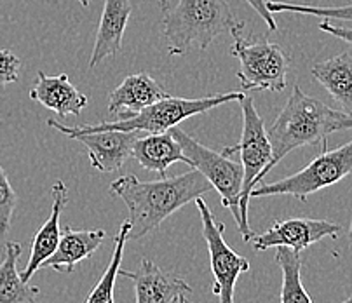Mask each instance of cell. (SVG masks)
Listing matches in <instances>:
<instances>
[{
	"label": "cell",
	"instance_id": "obj_1",
	"mask_svg": "<svg viewBox=\"0 0 352 303\" xmlns=\"http://www.w3.org/2000/svg\"><path fill=\"white\" fill-rule=\"evenodd\" d=\"M213 190L210 181L197 169L180 176H161L155 181H142L124 175L110 185V194L119 197L129 211V239H143L171 214L197 197Z\"/></svg>",
	"mask_w": 352,
	"mask_h": 303
},
{
	"label": "cell",
	"instance_id": "obj_2",
	"mask_svg": "<svg viewBox=\"0 0 352 303\" xmlns=\"http://www.w3.org/2000/svg\"><path fill=\"white\" fill-rule=\"evenodd\" d=\"M347 129H352L351 113L335 110L322 101L307 96L296 84L269 129L272 159L267 166V172L300 146L321 145V150L328 148V136Z\"/></svg>",
	"mask_w": 352,
	"mask_h": 303
},
{
	"label": "cell",
	"instance_id": "obj_3",
	"mask_svg": "<svg viewBox=\"0 0 352 303\" xmlns=\"http://www.w3.org/2000/svg\"><path fill=\"white\" fill-rule=\"evenodd\" d=\"M162 12L166 47L171 56H182L194 47L208 49L239 23L225 0H178L175 8Z\"/></svg>",
	"mask_w": 352,
	"mask_h": 303
},
{
	"label": "cell",
	"instance_id": "obj_4",
	"mask_svg": "<svg viewBox=\"0 0 352 303\" xmlns=\"http://www.w3.org/2000/svg\"><path fill=\"white\" fill-rule=\"evenodd\" d=\"M246 96L244 91L239 93H225L213 94L206 98H176L168 96L164 100H159L152 103L146 109L140 110L138 113H133L128 119H113L103 120L100 124H84V126H70L72 131L80 133H94V131H142L146 135L152 133H166L169 129L176 128L178 124L185 119L197 113L210 112L217 106L230 103V101H241Z\"/></svg>",
	"mask_w": 352,
	"mask_h": 303
},
{
	"label": "cell",
	"instance_id": "obj_5",
	"mask_svg": "<svg viewBox=\"0 0 352 303\" xmlns=\"http://www.w3.org/2000/svg\"><path fill=\"white\" fill-rule=\"evenodd\" d=\"M241 112H243V135L236 145L225 146L221 154L234 157L241 154V164L244 169L243 194H241V223L239 232L244 243H250L255 236L248 223V206H250L251 190L258 183H262L267 176V166L272 159V145H270L269 131L265 129L263 119L255 109V101L251 96H244L239 101Z\"/></svg>",
	"mask_w": 352,
	"mask_h": 303
},
{
	"label": "cell",
	"instance_id": "obj_6",
	"mask_svg": "<svg viewBox=\"0 0 352 303\" xmlns=\"http://www.w3.org/2000/svg\"><path fill=\"white\" fill-rule=\"evenodd\" d=\"M234 45L230 54L239 60L241 89L246 91H276L286 89L292 58L279 44L269 42L265 37H244V23L239 21L232 28Z\"/></svg>",
	"mask_w": 352,
	"mask_h": 303
},
{
	"label": "cell",
	"instance_id": "obj_7",
	"mask_svg": "<svg viewBox=\"0 0 352 303\" xmlns=\"http://www.w3.org/2000/svg\"><path fill=\"white\" fill-rule=\"evenodd\" d=\"M352 172V142L335 150L324 148L302 171L286 176L276 183H258L251 190V199L270 195H292L305 202L312 194L338 183Z\"/></svg>",
	"mask_w": 352,
	"mask_h": 303
},
{
	"label": "cell",
	"instance_id": "obj_8",
	"mask_svg": "<svg viewBox=\"0 0 352 303\" xmlns=\"http://www.w3.org/2000/svg\"><path fill=\"white\" fill-rule=\"evenodd\" d=\"M176 142L180 143L188 166L197 169L211 183L213 190L220 194L221 204L232 211L237 225L241 223V194H243L244 169L241 162L234 157L214 152L206 145L199 143L194 136L178 129V126L169 129Z\"/></svg>",
	"mask_w": 352,
	"mask_h": 303
},
{
	"label": "cell",
	"instance_id": "obj_9",
	"mask_svg": "<svg viewBox=\"0 0 352 303\" xmlns=\"http://www.w3.org/2000/svg\"><path fill=\"white\" fill-rule=\"evenodd\" d=\"M201 221H203V237L210 251L211 273H213V295L218 303H234L237 279L250 270V262L232 249L223 239L225 225L214 220L210 206L203 197L195 199Z\"/></svg>",
	"mask_w": 352,
	"mask_h": 303
},
{
	"label": "cell",
	"instance_id": "obj_10",
	"mask_svg": "<svg viewBox=\"0 0 352 303\" xmlns=\"http://www.w3.org/2000/svg\"><path fill=\"white\" fill-rule=\"evenodd\" d=\"M47 126L82 143L89 152L91 166L100 172L120 171L129 157H133V146L136 139L145 135L142 131H72L70 126H65L54 119H49Z\"/></svg>",
	"mask_w": 352,
	"mask_h": 303
},
{
	"label": "cell",
	"instance_id": "obj_11",
	"mask_svg": "<svg viewBox=\"0 0 352 303\" xmlns=\"http://www.w3.org/2000/svg\"><path fill=\"white\" fill-rule=\"evenodd\" d=\"M340 232L342 227L333 221L314 220V218H289L285 221H274L269 230L263 234H255L250 243L255 251L285 246L302 253L324 237L337 239Z\"/></svg>",
	"mask_w": 352,
	"mask_h": 303
},
{
	"label": "cell",
	"instance_id": "obj_12",
	"mask_svg": "<svg viewBox=\"0 0 352 303\" xmlns=\"http://www.w3.org/2000/svg\"><path fill=\"white\" fill-rule=\"evenodd\" d=\"M135 288L136 303H192V288L185 279L159 269L152 260L142 258L138 270H119Z\"/></svg>",
	"mask_w": 352,
	"mask_h": 303
},
{
	"label": "cell",
	"instance_id": "obj_13",
	"mask_svg": "<svg viewBox=\"0 0 352 303\" xmlns=\"http://www.w3.org/2000/svg\"><path fill=\"white\" fill-rule=\"evenodd\" d=\"M171 96L164 86L148 74L128 75L109 98V113L117 115L116 119H128L133 113L146 109L152 103Z\"/></svg>",
	"mask_w": 352,
	"mask_h": 303
},
{
	"label": "cell",
	"instance_id": "obj_14",
	"mask_svg": "<svg viewBox=\"0 0 352 303\" xmlns=\"http://www.w3.org/2000/svg\"><path fill=\"white\" fill-rule=\"evenodd\" d=\"M51 197H53L51 214H49V218L45 220V223L38 229V232L35 234L34 240H32L30 258H28L27 267H25L21 272L23 281L27 282H30V279L35 276V272H37L38 269H42L45 260L56 251L61 239L60 218L68 204V187L65 185V181H54L53 187H51Z\"/></svg>",
	"mask_w": 352,
	"mask_h": 303
},
{
	"label": "cell",
	"instance_id": "obj_15",
	"mask_svg": "<svg viewBox=\"0 0 352 303\" xmlns=\"http://www.w3.org/2000/svg\"><path fill=\"white\" fill-rule=\"evenodd\" d=\"M30 98L45 109L53 110L61 119L68 115H80V112L87 106L86 94L72 86L68 75L65 74L53 77L38 71L37 80L30 89Z\"/></svg>",
	"mask_w": 352,
	"mask_h": 303
},
{
	"label": "cell",
	"instance_id": "obj_16",
	"mask_svg": "<svg viewBox=\"0 0 352 303\" xmlns=\"http://www.w3.org/2000/svg\"><path fill=\"white\" fill-rule=\"evenodd\" d=\"M131 12V0H105L96 30V38H94L93 54H91V68L98 67L103 60L119 53Z\"/></svg>",
	"mask_w": 352,
	"mask_h": 303
},
{
	"label": "cell",
	"instance_id": "obj_17",
	"mask_svg": "<svg viewBox=\"0 0 352 303\" xmlns=\"http://www.w3.org/2000/svg\"><path fill=\"white\" fill-rule=\"evenodd\" d=\"M105 237V230L102 229L75 230L72 227H65L56 251L45 260L42 267L56 272H74L75 265L89 258L102 246Z\"/></svg>",
	"mask_w": 352,
	"mask_h": 303
},
{
	"label": "cell",
	"instance_id": "obj_18",
	"mask_svg": "<svg viewBox=\"0 0 352 303\" xmlns=\"http://www.w3.org/2000/svg\"><path fill=\"white\" fill-rule=\"evenodd\" d=\"M133 157L146 171L157 172L159 176H166L169 166L175 162L188 164V159L185 157L180 143L176 142L171 131L140 136L133 146Z\"/></svg>",
	"mask_w": 352,
	"mask_h": 303
},
{
	"label": "cell",
	"instance_id": "obj_19",
	"mask_svg": "<svg viewBox=\"0 0 352 303\" xmlns=\"http://www.w3.org/2000/svg\"><path fill=\"white\" fill-rule=\"evenodd\" d=\"M312 79L318 80L344 112L352 115V56L342 53L311 68Z\"/></svg>",
	"mask_w": 352,
	"mask_h": 303
},
{
	"label": "cell",
	"instance_id": "obj_20",
	"mask_svg": "<svg viewBox=\"0 0 352 303\" xmlns=\"http://www.w3.org/2000/svg\"><path fill=\"white\" fill-rule=\"evenodd\" d=\"M21 244L9 240L4 247V260L0 262V303H37L41 289L23 281L18 270Z\"/></svg>",
	"mask_w": 352,
	"mask_h": 303
},
{
	"label": "cell",
	"instance_id": "obj_21",
	"mask_svg": "<svg viewBox=\"0 0 352 303\" xmlns=\"http://www.w3.org/2000/svg\"><path fill=\"white\" fill-rule=\"evenodd\" d=\"M276 263L281 269V303H312L302 284V255L289 247H276Z\"/></svg>",
	"mask_w": 352,
	"mask_h": 303
},
{
	"label": "cell",
	"instance_id": "obj_22",
	"mask_svg": "<svg viewBox=\"0 0 352 303\" xmlns=\"http://www.w3.org/2000/svg\"><path fill=\"white\" fill-rule=\"evenodd\" d=\"M129 232H131V223L128 220L120 225L119 232H117L116 239H113V251L112 258H110L109 265H107L105 272L100 277V281L96 282L93 289H91L89 296H87L86 303H113V289H116L117 277H119L120 262H122L124 247L129 240Z\"/></svg>",
	"mask_w": 352,
	"mask_h": 303
},
{
	"label": "cell",
	"instance_id": "obj_23",
	"mask_svg": "<svg viewBox=\"0 0 352 303\" xmlns=\"http://www.w3.org/2000/svg\"><path fill=\"white\" fill-rule=\"evenodd\" d=\"M267 8L272 12H293V14L318 16L322 19H342V21H352V4L340 5V8H318V5H300L288 4V2H272L267 0Z\"/></svg>",
	"mask_w": 352,
	"mask_h": 303
},
{
	"label": "cell",
	"instance_id": "obj_24",
	"mask_svg": "<svg viewBox=\"0 0 352 303\" xmlns=\"http://www.w3.org/2000/svg\"><path fill=\"white\" fill-rule=\"evenodd\" d=\"M0 120H2V117H0ZM16 204H18V195H16L12 185L9 183L4 168L0 166V236H6L11 229Z\"/></svg>",
	"mask_w": 352,
	"mask_h": 303
},
{
	"label": "cell",
	"instance_id": "obj_25",
	"mask_svg": "<svg viewBox=\"0 0 352 303\" xmlns=\"http://www.w3.org/2000/svg\"><path fill=\"white\" fill-rule=\"evenodd\" d=\"M21 60L9 49H0V87L18 80Z\"/></svg>",
	"mask_w": 352,
	"mask_h": 303
},
{
	"label": "cell",
	"instance_id": "obj_26",
	"mask_svg": "<svg viewBox=\"0 0 352 303\" xmlns=\"http://www.w3.org/2000/svg\"><path fill=\"white\" fill-rule=\"evenodd\" d=\"M318 28L321 32H324V34H330L331 37H337L340 38V41L347 42V44L352 45V28L338 27V25L330 23V19H322V21L318 25Z\"/></svg>",
	"mask_w": 352,
	"mask_h": 303
},
{
	"label": "cell",
	"instance_id": "obj_27",
	"mask_svg": "<svg viewBox=\"0 0 352 303\" xmlns=\"http://www.w3.org/2000/svg\"><path fill=\"white\" fill-rule=\"evenodd\" d=\"M246 4L255 9L256 14H258L260 18L267 23V27H269L270 32L278 30V25H276L274 14L269 11V8H267V0H246Z\"/></svg>",
	"mask_w": 352,
	"mask_h": 303
},
{
	"label": "cell",
	"instance_id": "obj_28",
	"mask_svg": "<svg viewBox=\"0 0 352 303\" xmlns=\"http://www.w3.org/2000/svg\"><path fill=\"white\" fill-rule=\"evenodd\" d=\"M349 243L352 246V221H351V227H349Z\"/></svg>",
	"mask_w": 352,
	"mask_h": 303
},
{
	"label": "cell",
	"instance_id": "obj_29",
	"mask_svg": "<svg viewBox=\"0 0 352 303\" xmlns=\"http://www.w3.org/2000/svg\"><path fill=\"white\" fill-rule=\"evenodd\" d=\"M159 2H161V8H162V9L169 8V4H168V0H159Z\"/></svg>",
	"mask_w": 352,
	"mask_h": 303
},
{
	"label": "cell",
	"instance_id": "obj_30",
	"mask_svg": "<svg viewBox=\"0 0 352 303\" xmlns=\"http://www.w3.org/2000/svg\"><path fill=\"white\" fill-rule=\"evenodd\" d=\"M80 2V5H82V8H87V5H89V0H79Z\"/></svg>",
	"mask_w": 352,
	"mask_h": 303
},
{
	"label": "cell",
	"instance_id": "obj_31",
	"mask_svg": "<svg viewBox=\"0 0 352 303\" xmlns=\"http://www.w3.org/2000/svg\"><path fill=\"white\" fill-rule=\"evenodd\" d=\"M342 303H352V296H349V298L344 300V302H342Z\"/></svg>",
	"mask_w": 352,
	"mask_h": 303
}]
</instances>
